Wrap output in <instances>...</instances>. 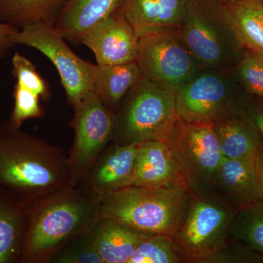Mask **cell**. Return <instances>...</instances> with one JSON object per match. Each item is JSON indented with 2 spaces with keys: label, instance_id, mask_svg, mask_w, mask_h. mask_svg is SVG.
Listing matches in <instances>:
<instances>
[{
  "label": "cell",
  "instance_id": "6da1fadb",
  "mask_svg": "<svg viewBox=\"0 0 263 263\" xmlns=\"http://www.w3.org/2000/svg\"><path fill=\"white\" fill-rule=\"evenodd\" d=\"M0 186L27 206L72 186L69 157L9 122L0 124Z\"/></svg>",
  "mask_w": 263,
  "mask_h": 263
},
{
  "label": "cell",
  "instance_id": "7a4b0ae2",
  "mask_svg": "<svg viewBox=\"0 0 263 263\" xmlns=\"http://www.w3.org/2000/svg\"><path fill=\"white\" fill-rule=\"evenodd\" d=\"M20 260H48L59 249L88 231L100 218L98 200L67 186L29 204ZM27 208V207H26Z\"/></svg>",
  "mask_w": 263,
  "mask_h": 263
},
{
  "label": "cell",
  "instance_id": "3957f363",
  "mask_svg": "<svg viewBox=\"0 0 263 263\" xmlns=\"http://www.w3.org/2000/svg\"><path fill=\"white\" fill-rule=\"evenodd\" d=\"M191 190L186 184L148 188L130 186L98 198L100 217L133 229L174 238L187 214Z\"/></svg>",
  "mask_w": 263,
  "mask_h": 263
},
{
  "label": "cell",
  "instance_id": "277c9868",
  "mask_svg": "<svg viewBox=\"0 0 263 263\" xmlns=\"http://www.w3.org/2000/svg\"><path fill=\"white\" fill-rule=\"evenodd\" d=\"M179 32L202 69L233 70L245 51L219 0H187Z\"/></svg>",
  "mask_w": 263,
  "mask_h": 263
},
{
  "label": "cell",
  "instance_id": "5b68a950",
  "mask_svg": "<svg viewBox=\"0 0 263 263\" xmlns=\"http://www.w3.org/2000/svg\"><path fill=\"white\" fill-rule=\"evenodd\" d=\"M116 114L114 136L120 144L165 141L177 122L176 96L142 78Z\"/></svg>",
  "mask_w": 263,
  "mask_h": 263
},
{
  "label": "cell",
  "instance_id": "8992f818",
  "mask_svg": "<svg viewBox=\"0 0 263 263\" xmlns=\"http://www.w3.org/2000/svg\"><path fill=\"white\" fill-rule=\"evenodd\" d=\"M231 70L202 69L183 85L175 94L179 119L215 125L245 117Z\"/></svg>",
  "mask_w": 263,
  "mask_h": 263
},
{
  "label": "cell",
  "instance_id": "52a82bcc",
  "mask_svg": "<svg viewBox=\"0 0 263 263\" xmlns=\"http://www.w3.org/2000/svg\"><path fill=\"white\" fill-rule=\"evenodd\" d=\"M136 62L143 78L174 94L202 70L179 30L141 35Z\"/></svg>",
  "mask_w": 263,
  "mask_h": 263
},
{
  "label": "cell",
  "instance_id": "ba28073f",
  "mask_svg": "<svg viewBox=\"0 0 263 263\" xmlns=\"http://www.w3.org/2000/svg\"><path fill=\"white\" fill-rule=\"evenodd\" d=\"M236 214L229 204L200 195H191L187 214L174 239L183 259L205 260L222 249Z\"/></svg>",
  "mask_w": 263,
  "mask_h": 263
},
{
  "label": "cell",
  "instance_id": "9c48e42d",
  "mask_svg": "<svg viewBox=\"0 0 263 263\" xmlns=\"http://www.w3.org/2000/svg\"><path fill=\"white\" fill-rule=\"evenodd\" d=\"M54 24L40 23L18 29L12 42L34 48L49 59L60 76L69 103L72 107L94 91L95 65L83 60L65 43Z\"/></svg>",
  "mask_w": 263,
  "mask_h": 263
},
{
  "label": "cell",
  "instance_id": "30bf717a",
  "mask_svg": "<svg viewBox=\"0 0 263 263\" xmlns=\"http://www.w3.org/2000/svg\"><path fill=\"white\" fill-rule=\"evenodd\" d=\"M165 142L172 148L190 190L212 186L224 159L214 125L178 119Z\"/></svg>",
  "mask_w": 263,
  "mask_h": 263
},
{
  "label": "cell",
  "instance_id": "8fae6325",
  "mask_svg": "<svg viewBox=\"0 0 263 263\" xmlns=\"http://www.w3.org/2000/svg\"><path fill=\"white\" fill-rule=\"evenodd\" d=\"M70 127L75 133L69 157L72 186L84 179L114 136L116 114L94 91L74 105Z\"/></svg>",
  "mask_w": 263,
  "mask_h": 263
},
{
  "label": "cell",
  "instance_id": "7c38bea8",
  "mask_svg": "<svg viewBox=\"0 0 263 263\" xmlns=\"http://www.w3.org/2000/svg\"><path fill=\"white\" fill-rule=\"evenodd\" d=\"M138 40L130 24L116 10L85 33L79 44L94 53L98 65H118L136 61Z\"/></svg>",
  "mask_w": 263,
  "mask_h": 263
},
{
  "label": "cell",
  "instance_id": "4fadbf2b",
  "mask_svg": "<svg viewBox=\"0 0 263 263\" xmlns=\"http://www.w3.org/2000/svg\"><path fill=\"white\" fill-rule=\"evenodd\" d=\"M138 148L139 144L117 143L99 157L84 177L87 178V195L98 200L104 195L133 186Z\"/></svg>",
  "mask_w": 263,
  "mask_h": 263
},
{
  "label": "cell",
  "instance_id": "5bb4252c",
  "mask_svg": "<svg viewBox=\"0 0 263 263\" xmlns=\"http://www.w3.org/2000/svg\"><path fill=\"white\" fill-rule=\"evenodd\" d=\"M188 185L168 143L150 141L139 144L135 162L133 186L157 188Z\"/></svg>",
  "mask_w": 263,
  "mask_h": 263
},
{
  "label": "cell",
  "instance_id": "9a60e30c",
  "mask_svg": "<svg viewBox=\"0 0 263 263\" xmlns=\"http://www.w3.org/2000/svg\"><path fill=\"white\" fill-rule=\"evenodd\" d=\"M187 0H122L117 11L138 37L147 33L179 30Z\"/></svg>",
  "mask_w": 263,
  "mask_h": 263
},
{
  "label": "cell",
  "instance_id": "2e32d148",
  "mask_svg": "<svg viewBox=\"0 0 263 263\" xmlns=\"http://www.w3.org/2000/svg\"><path fill=\"white\" fill-rule=\"evenodd\" d=\"M88 233L103 263H127L138 245L152 235L103 217L99 218Z\"/></svg>",
  "mask_w": 263,
  "mask_h": 263
},
{
  "label": "cell",
  "instance_id": "e0dca14e",
  "mask_svg": "<svg viewBox=\"0 0 263 263\" xmlns=\"http://www.w3.org/2000/svg\"><path fill=\"white\" fill-rule=\"evenodd\" d=\"M122 0H67L54 26L67 41L79 44L95 24L117 10Z\"/></svg>",
  "mask_w": 263,
  "mask_h": 263
},
{
  "label": "cell",
  "instance_id": "ac0fdd59",
  "mask_svg": "<svg viewBox=\"0 0 263 263\" xmlns=\"http://www.w3.org/2000/svg\"><path fill=\"white\" fill-rule=\"evenodd\" d=\"M213 185L240 207L257 201L255 159H223L213 180Z\"/></svg>",
  "mask_w": 263,
  "mask_h": 263
},
{
  "label": "cell",
  "instance_id": "d6986e66",
  "mask_svg": "<svg viewBox=\"0 0 263 263\" xmlns=\"http://www.w3.org/2000/svg\"><path fill=\"white\" fill-rule=\"evenodd\" d=\"M143 76L136 62L118 65H95L94 91L111 111L120 106L129 90Z\"/></svg>",
  "mask_w": 263,
  "mask_h": 263
},
{
  "label": "cell",
  "instance_id": "ffe728a7",
  "mask_svg": "<svg viewBox=\"0 0 263 263\" xmlns=\"http://www.w3.org/2000/svg\"><path fill=\"white\" fill-rule=\"evenodd\" d=\"M27 208L14 197H0V263L20 260Z\"/></svg>",
  "mask_w": 263,
  "mask_h": 263
},
{
  "label": "cell",
  "instance_id": "44dd1931",
  "mask_svg": "<svg viewBox=\"0 0 263 263\" xmlns=\"http://www.w3.org/2000/svg\"><path fill=\"white\" fill-rule=\"evenodd\" d=\"M224 5L243 47L263 54L262 0H233Z\"/></svg>",
  "mask_w": 263,
  "mask_h": 263
},
{
  "label": "cell",
  "instance_id": "7402d4cb",
  "mask_svg": "<svg viewBox=\"0 0 263 263\" xmlns=\"http://www.w3.org/2000/svg\"><path fill=\"white\" fill-rule=\"evenodd\" d=\"M221 155L231 160H254L263 142L245 117L229 119L214 125Z\"/></svg>",
  "mask_w": 263,
  "mask_h": 263
},
{
  "label": "cell",
  "instance_id": "603a6c76",
  "mask_svg": "<svg viewBox=\"0 0 263 263\" xmlns=\"http://www.w3.org/2000/svg\"><path fill=\"white\" fill-rule=\"evenodd\" d=\"M67 0H0V22L21 29L32 24H54Z\"/></svg>",
  "mask_w": 263,
  "mask_h": 263
},
{
  "label": "cell",
  "instance_id": "cb8c5ba5",
  "mask_svg": "<svg viewBox=\"0 0 263 263\" xmlns=\"http://www.w3.org/2000/svg\"><path fill=\"white\" fill-rule=\"evenodd\" d=\"M229 230V235L246 246L263 253V200L240 207Z\"/></svg>",
  "mask_w": 263,
  "mask_h": 263
},
{
  "label": "cell",
  "instance_id": "d4e9b609",
  "mask_svg": "<svg viewBox=\"0 0 263 263\" xmlns=\"http://www.w3.org/2000/svg\"><path fill=\"white\" fill-rule=\"evenodd\" d=\"M182 259L174 238L155 234L142 240L127 263H177Z\"/></svg>",
  "mask_w": 263,
  "mask_h": 263
},
{
  "label": "cell",
  "instance_id": "484cf974",
  "mask_svg": "<svg viewBox=\"0 0 263 263\" xmlns=\"http://www.w3.org/2000/svg\"><path fill=\"white\" fill-rule=\"evenodd\" d=\"M48 260L61 263H103L88 231L67 241Z\"/></svg>",
  "mask_w": 263,
  "mask_h": 263
},
{
  "label": "cell",
  "instance_id": "4316f807",
  "mask_svg": "<svg viewBox=\"0 0 263 263\" xmlns=\"http://www.w3.org/2000/svg\"><path fill=\"white\" fill-rule=\"evenodd\" d=\"M233 70L247 92L263 100V54L245 49Z\"/></svg>",
  "mask_w": 263,
  "mask_h": 263
},
{
  "label": "cell",
  "instance_id": "83f0119b",
  "mask_svg": "<svg viewBox=\"0 0 263 263\" xmlns=\"http://www.w3.org/2000/svg\"><path fill=\"white\" fill-rule=\"evenodd\" d=\"M13 98L14 107L9 122L13 127L20 128L25 121L42 117L44 114L41 105L42 99L18 83L15 82Z\"/></svg>",
  "mask_w": 263,
  "mask_h": 263
},
{
  "label": "cell",
  "instance_id": "f1b7e54d",
  "mask_svg": "<svg viewBox=\"0 0 263 263\" xmlns=\"http://www.w3.org/2000/svg\"><path fill=\"white\" fill-rule=\"evenodd\" d=\"M12 73L16 83L32 90L43 100L49 98L50 90L47 81L43 79L30 60L18 52H15L12 58Z\"/></svg>",
  "mask_w": 263,
  "mask_h": 263
},
{
  "label": "cell",
  "instance_id": "f546056e",
  "mask_svg": "<svg viewBox=\"0 0 263 263\" xmlns=\"http://www.w3.org/2000/svg\"><path fill=\"white\" fill-rule=\"evenodd\" d=\"M18 29L0 22V60L5 58L15 46L11 37Z\"/></svg>",
  "mask_w": 263,
  "mask_h": 263
},
{
  "label": "cell",
  "instance_id": "4dcf8cb0",
  "mask_svg": "<svg viewBox=\"0 0 263 263\" xmlns=\"http://www.w3.org/2000/svg\"><path fill=\"white\" fill-rule=\"evenodd\" d=\"M245 118L253 126L263 142V105L249 107L245 112Z\"/></svg>",
  "mask_w": 263,
  "mask_h": 263
},
{
  "label": "cell",
  "instance_id": "1f68e13d",
  "mask_svg": "<svg viewBox=\"0 0 263 263\" xmlns=\"http://www.w3.org/2000/svg\"><path fill=\"white\" fill-rule=\"evenodd\" d=\"M256 174H257V197L263 200V143L259 147L255 157Z\"/></svg>",
  "mask_w": 263,
  "mask_h": 263
},
{
  "label": "cell",
  "instance_id": "d6a6232c",
  "mask_svg": "<svg viewBox=\"0 0 263 263\" xmlns=\"http://www.w3.org/2000/svg\"><path fill=\"white\" fill-rule=\"evenodd\" d=\"M221 3H224V4H227V3H230V2L233 1V0H219Z\"/></svg>",
  "mask_w": 263,
  "mask_h": 263
},
{
  "label": "cell",
  "instance_id": "836d02e7",
  "mask_svg": "<svg viewBox=\"0 0 263 263\" xmlns=\"http://www.w3.org/2000/svg\"><path fill=\"white\" fill-rule=\"evenodd\" d=\"M262 1H263V0H262Z\"/></svg>",
  "mask_w": 263,
  "mask_h": 263
}]
</instances>
